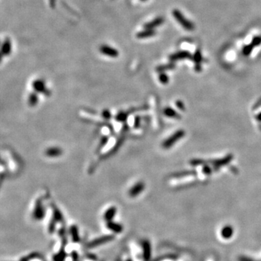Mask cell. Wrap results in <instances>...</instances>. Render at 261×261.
<instances>
[{"label":"cell","mask_w":261,"mask_h":261,"mask_svg":"<svg viewBox=\"0 0 261 261\" xmlns=\"http://www.w3.org/2000/svg\"><path fill=\"white\" fill-rule=\"evenodd\" d=\"M173 16L174 17V18L181 25V26L183 27V28L185 29V30L187 31H193L195 29V26L193 24V22L189 21L184 16V15L181 12V11L179 10H174L172 12Z\"/></svg>","instance_id":"cell-1"},{"label":"cell","mask_w":261,"mask_h":261,"mask_svg":"<svg viewBox=\"0 0 261 261\" xmlns=\"http://www.w3.org/2000/svg\"><path fill=\"white\" fill-rule=\"evenodd\" d=\"M184 132L183 130H178L175 134H173L172 136H170L169 138L165 139V140L163 141V144H162V147H163L164 149H169V148L173 147L174 144L176 143L180 139H181L182 137L184 136Z\"/></svg>","instance_id":"cell-2"},{"label":"cell","mask_w":261,"mask_h":261,"mask_svg":"<svg viewBox=\"0 0 261 261\" xmlns=\"http://www.w3.org/2000/svg\"><path fill=\"white\" fill-rule=\"evenodd\" d=\"M33 89L37 93H40L44 94L45 96L50 95V91L46 87V84L44 80L37 79L33 82L32 84Z\"/></svg>","instance_id":"cell-3"},{"label":"cell","mask_w":261,"mask_h":261,"mask_svg":"<svg viewBox=\"0 0 261 261\" xmlns=\"http://www.w3.org/2000/svg\"><path fill=\"white\" fill-rule=\"evenodd\" d=\"M113 239H114V236L113 235L102 236V237H98L95 239L91 240V242L88 243L87 247H89V248H94V247L101 246V245L104 244H105V243L111 242V241L113 240Z\"/></svg>","instance_id":"cell-4"},{"label":"cell","mask_w":261,"mask_h":261,"mask_svg":"<svg viewBox=\"0 0 261 261\" xmlns=\"http://www.w3.org/2000/svg\"><path fill=\"white\" fill-rule=\"evenodd\" d=\"M145 189V184L143 181H139L134 184L131 188L130 189L129 192V195L130 197H136V196L139 195L142 193Z\"/></svg>","instance_id":"cell-5"},{"label":"cell","mask_w":261,"mask_h":261,"mask_svg":"<svg viewBox=\"0 0 261 261\" xmlns=\"http://www.w3.org/2000/svg\"><path fill=\"white\" fill-rule=\"evenodd\" d=\"M100 52L102 54V55L108 56L110 57H118L119 52L118 49L113 48V47L109 46V45L103 44L100 47Z\"/></svg>","instance_id":"cell-6"},{"label":"cell","mask_w":261,"mask_h":261,"mask_svg":"<svg viewBox=\"0 0 261 261\" xmlns=\"http://www.w3.org/2000/svg\"><path fill=\"white\" fill-rule=\"evenodd\" d=\"M142 254L144 260L149 261L152 256V247L149 240H144L142 242Z\"/></svg>","instance_id":"cell-7"},{"label":"cell","mask_w":261,"mask_h":261,"mask_svg":"<svg viewBox=\"0 0 261 261\" xmlns=\"http://www.w3.org/2000/svg\"><path fill=\"white\" fill-rule=\"evenodd\" d=\"M0 51L4 56H9L12 52V42L9 38H5L0 47Z\"/></svg>","instance_id":"cell-8"},{"label":"cell","mask_w":261,"mask_h":261,"mask_svg":"<svg viewBox=\"0 0 261 261\" xmlns=\"http://www.w3.org/2000/svg\"><path fill=\"white\" fill-rule=\"evenodd\" d=\"M164 21H165V19H164L163 17H157L154 20H152V21L148 22L144 25V28H145V29H154L157 28V27L161 26L162 24H163Z\"/></svg>","instance_id":"cell-9"},{"label":"cell","mask_w":261,"mask_h":261,"mask_svg":"<svg viewBox=\"0 0 261 261\" xmlns=\"http://www.w3.org/2000/svg\"><path fill=\"white\" fill-rule=\"evenodd\" d=\"M192 56H191V54L187 51H181L178 52H175L172 54L171 55H170V60L171 61H177V60H184V59H188V58H190Z\"/></svg>","instance_id":"cell-10"},{"label":"cell","mask_w":261,"mask_h":261,"mask_svg":"<svg viewBox=\"0 0 261 261\" xmlns=\"http://www.w3.org/2000/svg\"><path fill=\"white\" fill-rule=\"evenodd\" d=\"M45 215V210L43 205H42V202L41 199H39L37 202V205L34 209V212H33V215L37 219H42L44 217Z\"/></svg>","instance_id":"cell-11"},{"label":"cell","mask_w":261,"mask_h":261,"mask_svg":"<svg viewBox=\"0 0 261 261\" xmlns=\"http://www.w3.org/2000/svg\"><path fill=\"white\" fill-rule=\"evenodd\" d=\"M63 154V151L59 147H49L45 151V155L49 157H57Z\"/></svg>","instance_id":"cell-12"},{"label":"cell","mask_w":261,"mask_h":261,"mask_svg":"<svg viewBox=\"0 0 261 261\" xmlns=\"http://www.w3.org/2000/svg\"><path fill=\"white\" fill-rule=\"evenodd\" d=\"M106 227L110 231L115 234H121L123 230V227L121 224L114 221H108L106 224Z\"/></svg>","instance_id":"cell-13"},{"label":"cell","mask_w":261,"mask_h":261,"mask_svg":"<svg viewBox=\"0 0 261 261\" xmlns=\"http://www.w3.org/2000/svg\"><path fill=\"white\" fill-rule=\"evenodd\" d=\"M117 213V208L114 206H112L109 208L107 210L105 211L104 213V215H103V218L106 222L108 221H112L113 220V218L116 216Z\"/></svg>","instance_id":"cell-14"},{"label":"cell","mask_w":261,"mask_h":261,"mask_svg":"<svg viewBox=\"0 0 261 261\" xmlns=\"http://www.w3.org/2000/svg\"><path fill=\"white\" fill-rule=\"evenodd\" d=\"M156 34V31L154 29H145L144 31H141L140 32L136 33V37L138 39H147L155 36Z\"/></svg>","instance_id":"cell-15"},{"label":"cell","mask_w":261,"mask_h":261,"mask_svg":"<svg viewBox=\"0 0 261 261\" xmlns=\"http://www.w3.org/2000/svg\"><path fill=\"white\" fill-rule=\"evenodd\" d=\"M52 211H53L54 219H55L56 221H58V222L63 221V220H64L63 215H62L61 211L59 210V208H57L55 205H53V206L52 205Z\"/></svg>","instance_id":"cell-16"},{"label":"cell","mask_w":261,"mask_h":261,"mask_svg":"<svg viewBox=\"0 0 261 261\" xmlns=\"http://www.w3.org/2000/svg\"><path fill=\"white\" fill-rule=\"evenodd\" d=\"M70 231H71L72 239H73V242H79L80 237H79V233H78V229L77 226H75V225L72 226L71 227Z\"/></svg>","instance_id":"cell-17"},{"label":"cell","mask_w":261,"mask_h":261,"mask_svg":"<svg viewBox=\"0 0 261 261\" xmlns=\"http://www.w3.org/2000/svg\"><path fill=\"white\" fill-rule=\"evenodd\" d=\"M38 102H39V97L37 92L34 91L30 94V95L28 96V105H30L31 107H34L37 105Z\"/></svg>","instance_id":"cell-18"},{"label":"cell","mask_w":261,"mask_h":261,"mask_svg":"<svg viewBox=\"0 0 261 261\" xmlns=\"http://www.w3.org/2000/svg\"><path fill=\"white\" fill-rule=\"evenodd\" d=\"M163 113L166 117H168V118H179V115L175 111L174 109L170 108V107H166V108L164 109Z\"/></svg>","instance_id":"cell-19"},{"label":"cell","mask_w":261,"mask_h":261,"mask_svg":"<svg viewBox=\"0 0 261 261\" xmlns=\"http://www.w3.org/2000/svg\"><path fill=\"white\" fill-rule=\"evenodd\" d=\"M65 258H66V254L63 249H61L59 253L53 256L54 261H65Z\"/></svg>","instance_id":"cell-20"},{"label":"cell","mask_w":261,"mask_h":261,"mask_svg":"<svg viewBox=\"0 0 261 261\" xmlns=\"http://www.w3.org/2000/svg\"><path fill=\"white\" fill-rule=\"evenodd\" d=\"M175 67V65L173 63L168 64V65H159L158 67H156V71L157 72H160V73H163L165 71H168V70L173 69Z\"/></svg>","instance_id":"cell-21"},{"label":"cell","mask_w":261,"mask_h":261,"mask_svg":"<svg viewBox=\"0 0 261 261\" xmlns=\"http://www.w3.org/2000/svg\"><path fill=\"white\" fill-rule=\"evenodd\" d=\"M159 81L161 84H167L168 81H169V77L167 76V74L163 72V73H160V74Z\"/></svg>","instance_id":"cell-22"},{"label":"cell","mask_w":261,"mask_h":261,"mask_svg":"<svg viewBox=\"0 0 261 261\" xmlns=\"http://www.w3.org/2000/svg\"><path fill=\"white\" fill-rule=\"evenodd\" d=\"M253 46L252 44H249V45H247V46H245L244 48L242 49V52L243 54L245 56H248L251 54L252 51H253Z\"/></svg>","instance_id":"cell-23"},{"label":"cell","mask_w":261,"mask_h":261,"mask_svg":"<svg viewBox=\"0 0 261 261\" xmlns=\"http://www.w3.org/2000/svg\"><path fill=\"white\" fill-rule=\"evenodd\" d=\"M102 117L105 120H110L112 118V114L108 110H104L102 112Z\"/></svg>","instance_id":"cell-24"},{"label":"cell","mask_w":261,"mask_h":261,"mask_svg":"<svg viewBox=\"0 0 261 261\" xmlns=\"http://www.w3.org/2000/svg\"><path fill=\"white\" fill-rule=\"evenodd\" d=\"M107 141H108V137H107V136H103L102 139H101L100 145H99L98 150H100V149H101V148H102L103 147H105V146L106 145V144L107 143Z\"/></svg>","instance_id":"cell-25"},{"label":"cell","mask_w":261,"mask_h":261,"mask_svg":"<svg viewBox=\"0 0 261 261\" xmlns=\"http://www.w3.org/2000/svg\"><path fill=\"white\" fill-rule=\"evenodd\" d=\"M194 60H195L196 63H199L200 62H201L202 60V55H201V53H200V52L198 50L195 52V55H194Z\"/></svg>","instance_id":"cell-26"},{"label":"cell","mask_w":261,"mask_h":261,"mask_svg":"<svg viewBox=\"0 0 261 261\" xmlns=\"http://www.w3.org/2000/svg\"><path fill=\"white\" fill-rule=\"evenodd\" d=\"M261 44V37H255L253 38V41H252V45L253 47L258 46Z\"/></svg>","instance_id":"cell-27"},{"label":"cell","mask_w":261,"mask_h":261,"mask_svg":"<svg viewBox=\"0 0 261 261\" xmlns=\"http://www.w3.org/2000/svg\"><path fill=\"white\" fill-rule=\"evenodd\" d=\"M231 231H231V228H229V227H226V228H225L224 230H223V235L226 237H230V236L231 235V234H232Z\"/></svg>","instance_id":"cell-28"},{"label":"cell","mask_w":261,"mask_h":261,"mask_svg":"<svg viewBox=\"0 0 261 261\" xmlns=\"http://www.w3.org/2000/svg\"><path fill=\"white\" fill-rule=\"evenodd\" d=\"M55 223H56V220L53 218V220H52L50 224H49V231H50V233H52L54 230H55Z\"/></svg>","instance_id":"cell-29"},{"label":"cell","mask_w":261,"mask_h":261,"mask_svg":"<svg viewBox=\"0 0 261 261\" xmlns=\"http://www.w3.org/2000/svg\"><path fill=\"white\" fill-rule=\"evenodd\" d=\"M49 5H50V7L54 9L56 6V0H49Z\"/></svg>","instance_id":"cell-30"},{"label":"cell","mask_w":261,"mask_h":261,"mask_svg":"<svg viewBox=\"0 0 261 261\" xmlns=\"http://www.w3.org/2000/svg\"><path fill=\"white\" fill-rule=\"evenodd\" d=\"M4 55L3 54H2V52L1 51H0V62H1L2 61V60H3V57H4Z\"/></svg>","instance_id":"cell-31"},{"label":"cell","mask_w":261,"mask_h":261,"mask_svg":"<svg viewBox=\"0 0 261 261\" xmlns=\"http://www.w3.org/2000/svg\"><path fill=\"white\" fill-rule=\"evenodd\" d=\"M141 1H142V2H146V1H147V0H141Z\"/></svg>","instance_id":"cell-32"},{"label":"cell","mask_w":261,"mask_h":261,"mask_svg":"<svg viewBox=\"0 0 261 261\" xmlns=\"http://www.w3.org/2000/svg\"><path fill=\"white\" fill-rule=\"evenodd\" d=\"M259 118H260V120H261V114L260 115V117H259Z\"/></svg>","instance_id":"cell-33"},{"label":"cell","mask_w":261,"mask_h":261,"mask_svg":"<svg viewBox=\"0 0 261 261\" xmlns=\"http://www.w3.org/2000/svg\"><path fill=\"white\" fill-rule=\"evenodd\" d=\"M1 44H2V42H0V47H1Z\"/></svg>","instance_id":"cell-34"},{"label":"cell","mask_w":261,"mask_h":261,"mask_svg":"<svg viewBox=\"0 0 261 261\" xmlns=\"http://www.w3.org/2000/svg\"><path fill=\"white\" fill-rule=\"evenodd\" d=\"M127 261H131V260H127Z\"/></svg>","instance_id":"cell-35"}]
</instances>
